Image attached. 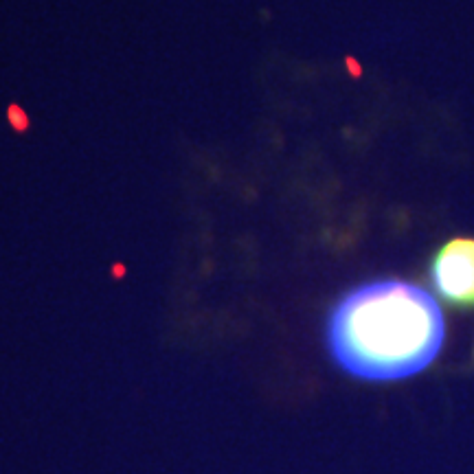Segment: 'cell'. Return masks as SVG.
<instances>
[{
  "label": "cell",
  "instance_id": "7a4b0ae2",
  "mask_svg": "<svg viewBox=\"0 0 474 474\" xmlns=\"http://www.w3.org/2000/svg\"><path fill=\"white\" fill-rule=\"evenodd\" d=\"M428 275L443 303L456 310H474V237H452L439 246Z\"/></svg>",
  "mask_w": 474,
  "mask_h": 474
},
{
  "label": "cell",
  "instance_id": "6da1fadb",
  "mask_svg": "<svg viewBox=\"0 0 474 474\" xmlns=\"http://www.w3.org/2000/svg\"><path fill=\"white\" fill-rule=\"evenodd\" d=\"M446 338L441 308L424 288L375 279L338 299L327 316L329 356L345 373L395 382L430 367Z\"/></svg>",
  "mask_w": 474,
  "mask_h": 474
}]
</instances>
